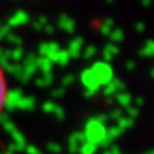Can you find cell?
<instances>
[{
  "label": "cell",
  "mask_w": 154,
  "mask_h": 154,
  "mask_svg": "<svg viewBox=\"0 0 154 154\" xmlns=\"http://www.w3.org/2000/svg\"><path fill=\"white\" fill-rule=\"evenodd\" d=\"M11 97V82L5 68L0 64V116L4 114Z\"/></svg>",
  "instance_id": "1"
}]
</instances>
